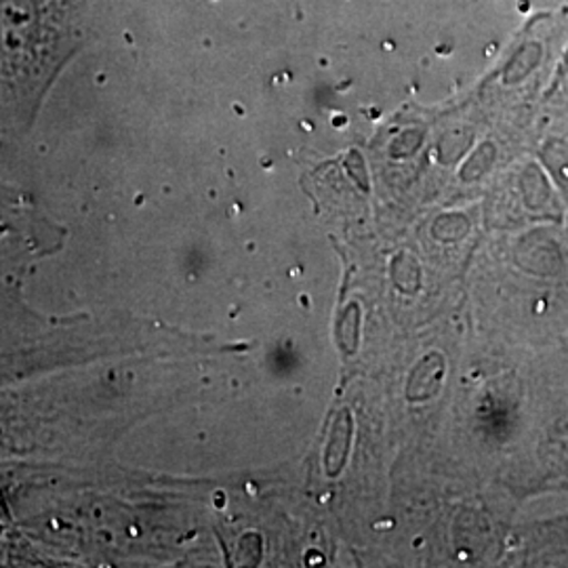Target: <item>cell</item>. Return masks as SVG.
<instances>
[{"mask_svg": "<svg viewBox=\"0 0 568 568\" xmlns=\"http://www.w3.org/2000/svg\"><path fill=\"white\" fill-rule=\"evenodd\" d=\"M63 18L55 0H0V70L44 72L61 55Z\"/></svg>", "mask_w": 568, "mask_h": 568, "instance_id": "obj_1", "label": "cell"}]
</instances>
